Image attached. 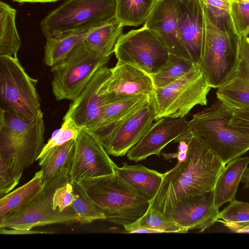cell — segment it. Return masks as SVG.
Wrapping results in <instances>:
<instances>
[{
    "label": "cell",
    "mask_w": 249,
    "mask_h": 249,
    "mask_svg": "<svg viewBox=\"0 0 249 249\" xmlns=\"http://www.w3.org/2000/svg\"><path fill=\"white\" fill-rule=\"evenodd\" d=\"M187 142L186 159L164 173L158 191L150 202L166 216L181 199L213 191L226 165L195 136L191 135Z\"/></svg>",
    "instance_id": "cell-1"
},
{
    "label": "cell",
    "mask_w": 249,
    "mask_h": 249,
    "mask_svg": "<svg viewBox=\"0 0 249 249\" xmlns=\"http://www.w3.org/2000/svg\"><path fill=\"white\" fill-rule=\"evenodd\" d=\"M203 10L204 42L198 65L209 86L218 88L226 82L238 65V38L230 17L224 19L212 17L203 3Z\"/></svg>",
    "instance_id": "cell-2"
},
{
    "label": "cell",
    "mask_w": 249,
    "mask_h": 249,
    "mask_svg": "<svg viewBox=\"0 0 249 249\" xmlns=\"http://www.w3.org/2000/svg\"><path fill=\"white\" fill-rule=\"evenodd\" d=\"M105 220L124 225L142 216L150 201L116 172L79 182Z\"/></svg>",
    "instance_id": "cell-3"
},
{
    "label": "cell",
    "mask_w": 249,
    "mask_h": 249,
    "mask_svg": "<svg viewBox=\"0 0 249 249\" xmlns=\"http://www.w3.org/2000/svg\"><path fill=\"white\" fill-rule=\"evenodd\" d=\"M44 131L43 117L25 119L0 108V157L9 161L19 179L37 160Z\"/></svg>",
    "instance_id": "cell-4"
},
{
    "label": "cell",
    "mask_w": 249,
    "mask_h": 249,
    "mask_svg": "<svg viewBox=\"0 0 249 249\" xmlns=\"http://www.w3.org/2000/svg\"><path fill=\"white\" fill-rule=\"evenodd\" d=\"M231 116V109L219 101L194 114L185 132L215 153L225 165L249 150V135L229 127Z\"/></svg>",
    "instance_id": "cell-5"
},
{
    "label": "cell",
    "mask_w": 249,
    "mask_h": 249,
    "mask_svg": "<svg viewBox=\"0 0 249 249\" xmlns=\"http://www.w3.org/2000/svg\"><path fill=\"white\" fill-rule=\"evenodd\" d=\"M116 0H66L41 21L48 38L65 32L89 30L115 18Z\"/></svg>",
    "instance_id": "cell-6"
},
{
    "label": "cell",
    "mask_w": 249,
    "mask_h": 249,
    "mask_svg": "<svg viewBox=\"0 0 249 249\" xmlns=\"http://www.w3.org/2000/svg\"><path fill=\"white\" fill-rule=\"evenodd\" d=\"M37 81L17 57L0 56V108L25 119L43 117Z\"/></svg>",
    "instance_id": "cell-7"
},
{
    "label": "cell",
    "mask_w": 249,
    "mask_h": 249,
    "mask_svg": "<svg viewBox=\"0 0 249 249\" xmlns=\"http://www.w3.org/2000/svg\"><path fill=\"white\" fill-rule=\"evenodd\" d=\"M211 89L199 65L195 64L189 71L175 81L155 88L151 96L155 121L162 117L183 118L196 105H206Z\"/></svg>",
    "instance_id": "cell-8"
},
{
    "label": "cell",
    "mask_w": 249,
    "mask_h": 249,
    "mask_svg": "<svg viewBox=\"0 0 249 249\" xmlns=\"http://www.w3.org/2000/svg\"><path fill=\"white\" fill-rule=\"evenodd\" d=\"M110 57L92 53L84 42L77 46L64 60L51 67L52 89L56 100H75Z\"/></svg>",
    "instance_id": "cell-9"
},
{
    "label": "cell",
    "mask_w": 249,
    "mask_h": 249,
    "mask_svg": "<svg viewBox=\"0 0 249 249\" xmlns=\"http://www.w3.org/2000/svg\"><path fill=\"white\" fill-rule=\"evenodd\" d=\"M69 173V170H64L43 184L42 191L35 199L19 211L0 221V228L30 230L49 224L79 223L72 207L63 212L53 207L55 191L71 181Z\"/></svg>",
    "instance_id": "cell-10"
},
{
    "label": "cell",
    "mask_w": 249,
    "mask_h": 249,
    "mask_svg": "<svg viewBox=\"0 0 249 249\" xmlns=\"http://www.w3.org/2000/svg\"><path fill=\"white\" fill-rule=\"evenodd\" d=\"M114 53L117 63L133 65L149 75L165 65L170 54L159 35L144 25L122 34L115 44Z\"/></svg>",
    "instance_id": "cell-11"
},
{
    "label": "cell",
    "mask_w": 249,
    "mask_h": 249,
    "mask_svg": "<svg viewBox=\"0 0 249 249\" xmlns=\"http://www.w3.org/2000/svg\"><path fill=\"white\" fill-rule=\"evenodd\" d=\"M117 167L98 138L91 131L81 129L75 140L71 180L79 182L115 173Z\"/></svg>",
    "instance_id": "cell-12"
},
{
    "label": "cell",
    "mask_w": 249,
    "mask_h": 249,
    "mask_svg": "<svg viewBox=\"0 0 249 249\" xmlns=\"http://www.w3.org/2000/svg\"><path fill=\"white\" fill-rule=\"evenodd\" d=\"M155 87L150 75L133 65L117 63L100 89L104 105L138 95L152 96Z\"/></svg>",
    "instance_id": "cell-13"
},
{
    "label": "cell",
    "mask_w": 249,
    "mask_h": 249,
    "mask_svg": "<svg viewBox=\"0 0 249 249\" xmlns=\"http://www.w3.org/2000/svg\"><path fill=\"white\" fill-rule=\"evenodd\" d=\"M152 97L134 110L101 143L108 155L124 156L135 146L155 121Z\"/></svg>",
    "instance_id": "cell-14"
},
{
    "label": "cell",
    "mask_w": 249,
    "mask_h": 249,
    "mask_svg": "<svg viewBox=\"0 0 249 249\" xmlns=\"http://www.w3.org/2000/svg\"><path fill=\"white\" fill-rule=\"evenodd\" d=\"M111 72L105 65L100 68L80 94L72 101L63 121L70 119L80 129L93 131L103 113L104 103L100 89Z\"/></svg>",
    "instance_id": "cell-15"
},
{
    "label": "cell",
    "mask_w": 249,
    "mask_h": 249,
    "mask_svg": "<svg viewBox=\"0 0 249 249\" xmlns=\"http://www.w3.org/2000/svg\"><path fill=\"white\" fill-rule=\"evenodd\" d=\"M188 124L186 117H162L158 119L127 153V158L138 162L151 155L160 156L163 148L186 132Z\"/></svg>",
    "instance_id": "cell-16"
},
{
    "label": "cell",
    "mask_w": 249,
    "mask_h": 249,
    "mask_svg": "<svg viewBox=\"0 0 249 249\" xmlns=\"http://www.w3.org/2000/svg\"><path fill=\"white\" fill-rule=\"evenodd\" d=\"M177 3L178 0H158L144 25L159 35L170 53L192 62L180 34Z\"/></svg>",
    "instance_id": "cell-17"
},
{
    "label": "cell",
    "mask_w": 249,
    "mask_h": 249,
    "mask_svg": "<svg viewBox=\"0 0 249 249\" xmlns=\"http://www.w3.org/2000/svg\"><path fill=\"white\" fill-rule=\"evenodd\" d=\"M219 213L214 206L212 191L181 199L167 216L187 231L198 229L202 232L217 222Z\"/></svg>",
    "instance_id": "cell-18"
},
{
    "label": "cell",
    "mask_w": 249,
    "mask_h": 249,
    "mask_svg": "<svg viewBox=\"0 0 249 249\" xmlns=\"http://www.w3.org/2000/svg\"><path fill=\"white\" fill-rule=\"evenodd\" d=\"M177 16L182 41L195 64L202 58L204 18L202 0H178Z\"/></svg>",
    "instance_id": "cell-19"
},
{
    "label": "cell",
    "mask_w": 249,
    "mask_h": 249,
    "mask_svg": "<svg viewBox=\"0 0 249 249\" xmlns=\"http://www.w3.org/2000/svg\"><path fill=\"white\" fill-rule=\"evenodd\" d=\"M237 38L238 65L226 82L217 88L216 93L218 100L228 108L249 107V43L247 37L237 36Z\"/></svg>",
    "instance_id": "cell-20"
},
{
    "label": "cell",
    "mask_w": 249,
    "mask_h": 249,
    "mask_svg": "<svg viewBox=\"0 0 249 249\" xmlns=\"http://www.w3.org/2000/svg\"><path fill=\"white\" fill-rule=\"evenodd\" d=\"M150 98L149 95H138L105 104L102 119L91 132L102 142L134 110Z\"/></svg>",
    "instance_id": "cell-21"
},
{
    "label": "cell",
    "mask_w": 249,
    "mask_h": 249,
    "mask_svg": "<svg viewBox=\"0 0 249 249\" xmlns=\"http://www.w3.org/2000/svg\"><path fill=\"white\" fill-rule=\"evenodd\" d=\"M249 164V157L240 156L225 165L213 191L214 206L216 209L235 199L239 184Z\"/></svg>",
    "instance_id": "cell-22"
},
{
    "label": "cell",
    "mask_w": 249,
    "mask_h": 249,
    "mask_svg": "<svg viewBox=\"0 0 249 249\" xmlns=\"http://www.w3.org/2000/svg\"><path fill=\"white\" fill-rule=\"evenodd\" d=\"M115 172L150 202L157 193L164 177V173L142 164L131 165L126 162L122 167H117Z\"/></svg>",
    "instance_id": "cell-23"
},
{
    "label": "cell",
    "mask_w": 249,
    "mask_h": 249,
    "mask_svg": "<svg viewBox=\"0 0 249 249\" xmlns=\"http://www.w3.org/2000/svg\"><path fill=\"white\" fill-rule=\"evenodd\" d=\"M43 189L42 174L40 170L29 181L0 198V221L29 205Z\"/></svg>",
    "instance_id": "cell-24"
},
{
    "label": "cell",
    "mask_w": 249,
    "mask_h": 249,
    "mask_svg": "<svg viewBox=\"0 0 249 249\" xmlns=\"http://www.w3.org/2000/svg\"><path fill=\"white\" fill-rule=\"evenodd\" d=\"M124 26L116 18L109 22L91 29L84 43L91 52L104 57H110L115 44L122 34Z\"/></svg>",
    "instance_id": "cell-25"
},
{
    "label": "cell",
    "mask_w": 249,
    "mask_h": 249,
    "mask_svg": "<svg viewBox=\"0 0 249 249\" xmlns=\"http://www.w3.org/2000/svg\"><path fill=\"white\" fill-rule=\"evenodd\" d=\"M89 30L68 32L47 38L44 57L45 64L52 67L64 60L84 42Z\"/></svg>",
    "instance_id": "cell-26"
},
{
    "label": "cell",
    "mask_w": 249,
    "mask_h": 249,
    "mask_svg": "<svg viewBox=\"0 0 249 249\" xmlns=\"http://www.w3.org/2000/svg\"><path fill=\"white\" fill-rule=\"evenodd\" d=\"M75 147V140L49 149L39 160L45 184L64 170L70 171Z\"/></svg>",
    "instance_id": "cell-27"
},
{
    "label": "cell",
    "mask_w": 249,
    "mask_h": 249,
    "mask_svg": "<svg viewBox=\"0 0 249 249\" xmlns=\"http://www.w3.org/2000/svg\"><path fill=\"white\" fill-rule=\"evenodd\" d=\"M15 9L0 1V56L17 57L21 40L16 24Z\"/></svg>",
    "instance_id": "cell-28"
},
{
    "label": "cell",
    "mask_w": 249,
    "mask_h": 249,
    "mask_svg": "<svg viewBox=\"0 0 249 249\" xmlns=\"http://www.w3.org/2000/svg\"><path fill=\"white\" fill-rule=\"evenodd\" d=\"M158 0H116L115 18L124 27L144 23Z\"/></svg>",
    "instance_id": "cell-29"
},
{
    "label": "cell",
    "mask_w": 249,
    "mask_h": 249,
    "mask_svg": "<svg viewBox=\"0 0 249 249\" xmlns=\"http://www.w3.org/2000/svg\"><path fill=\"white\" fill-rule=\"evenodd\" d=\"M194 65L189 60L170 53L165 65L150 75L155 87H162L175 81L189 71Z\"/></svg>",
    "instance_id": "cell-30"
},
{
    "label": "cell",
    "mask_w": 249,
    "mask_h": 249,
    "mask_svg": "<svg viewBox=\"0 0 249 249\" xmlns=\"http://www.w3.org/2000/svg\"><path fill=\"white\" fill-rule=\"evenodd\" d=\"M71 183L74 197L72 207L79 223L88 224L96 220H105L104 214L98 209L80 183L75 181H71Z\"/></svg>",
    "instance_id": "cell-31"
},
{
    "label": "cell",
    "mask_w": 249,
    "mask_h": 249,
    "mask_svg": "<svg viewBox=\"0 0 249 249\" xmlns=\"http://www.w3.org/2000/svg\"><path fill=\"white\" fill-rule=\"evenodd\" d=\"M135 222L141 227L155 231L158 233H185L188 231L171 218L153 208L150 203L146 212Z\"/></svg>",
    "instance_id": "cell-32"
},
{
    "label": "cell",
    "mask_w": 249,
    "mask_h": 249,
    "mask_svg": "<svg viewBox=\"0 0 249 249\" xmlns=\"http://www.w3.org/2000/svg\"><path fill=\"white\" fill-rule=\"evenodd\" d=\"M230 17L236 35L247 37L249 35V2L240 3L234 0L231 5Z\"/></svg>",
    "instance_id": "cell-33"
},
{
    "label": "cell",
    "mask_w": 249,
    "mask_h": 249,
    "mask_svg": "<svg viewBox=\"0 0 249 249\" xmlns=\"http://www.w3.org/2000/svg\"><path fill=\"white\" fill-rule=\"evenodd\" d=\"M217 220L231 222L241 223L249 221V203L235 199L221 212Z\"/></svg>",
    "instance_id": "cell-34"
},
{
    "label": "cell",
    "mask_w": 249,
    "mask_h": 249,
    "mask_svg": "<svg viewBox=\"0 0 249 249\" xmlns=\"http://www.w3.org/2000/svg\"><path fill=\"white\" fill-rule=\"evenodd\" d=\"M19 180L9 161L0 157V198L10 193Z\"/></svg>",
    "instance_id": "cell-35"
},
{
    "label": "cell",
    "mask_w": 249,
    "mask_h": 249,
    "mask_svg": "<svg viewBox=\"0 0 249 249\" xmlns=\"http://www.w3.org/2000/svg\"><path fill=\"white\" fill-rule=\"evenodd\" d=\"M61 127H62V130L56 139L50 144H45L37 160H38L42 157L50 148L54 146L61 145L71 140H75L81 129L70 119L63 121Z\"/></svg>",
    "instance_id": "cell-36"
},
{
    "label": "cell",
    "mask_w": 249,
    "mask_h": 249,
    "mask_svg": "<svg viewBox=\"0 0 249 249\" xmlns=\"http://www.w3.org/2000/svg\"><path fill=\"white\" fill-rule=\"evenodd\" d=\"M74 197L71 181L58 188L53 196V207L54 210L63 212L72 207Z\"/></svg>",
    "instance_id": "cell-37"
},
{
    "label": "cell",
    "mask_w": 249,
    "mask_h": 249,
    "mask_svg": "<svg viewBox=\"0 0 249 249\" xmlns=\"http://www.w3.org/2000/svg\"><path fill=\"white\" fill-rule=\"evenodd\" d=\"M230 109L232 116L229 121V127L249 135V107Z\"/></svg>",
    "instance_id": "cell-38"
},
{
    "label": "cell",
    "mask_w": 249,
    "mask_h": 249,
    "mask_svg": "<svg viewBox=\"0 0 249 249\" xmlns=\"http://www.w3.org/2000/svg\"><path fill=\"white\" fill-rule=\"evenodd\" d=\"M234 0H202L208 13L216 19H224L230 17L232 2Z\"/></svg>",
    "instance_id": "cell-39"
},
{
    "label": "cell",
    "mask_w": 249,
    "mask_h": 249,
    "mask_svg": "<svg viewBox=\"0 0 249 249\" xmlns=\"http://www.w3.org/2000/svg\"><path fill=\"white\" fill-rule=\"evenodd\" d=\"M228 229L231 231L235 233H249V221L241 223H231L217 220Z\"/></svg>",
    "instance_id": "cell-40"
},
{
    "label": "cell",
    "mask_w": 249,
    "mask_h": 249,
    "mask_svg": "<svg viewBox=\"0 0 249 249\" xmlns=\"http://www.w3.org/2000/svg\"><path fill=\"white\" fill-rule=\"evenodd\" d=\"M125 230L128 233H158L157 231L141 227L135 222L123 225Z\"/></svg>",
    "instance_id": "cell-41"
},
{
    "label": "cell",
    "mask_w": 249,
    "mask_h": 249,
    "mask_svg": "<svg viewBox=\"0 0 249 249\" xmlns=\"http://www.w3.org/2000/svg\"><path fill=\"white\" fill-rule=\"evenodd\" d=\"M241 182L244 184L243 189H249V167H248L244 172Z\"/></svg>",
    "instance_id": "cell-42"
},
{
    "label": "cell",
    "mask_w": 249,
    "mask_h": 249,
    "mask_svg": "<svg viewBox=\"0 0 249 249\" xmlns=\"http://www.w3.org/2000/svg\"><path fill=\"white\" fill-rule=\"evenodd\" d=\"M13 1L18 2V3H25V2H40V3H46V2H55L60 0H12Z\"/></svg>",
    "instance_id": "cell-43"
},
{
    "label": "cell",
    "mask_w": 249,
    "mask_h": 249,
    "mask_svg": "<svg viewBox=\"0 0 249 249\" xmlns=\"http://www.w3.org/2000/svg\"><path fill=\"white\" fill-rule=\"evenodd\" d=\"M187 152H179L176 153V158L178 159V162L183 161L187 158Z\"/></svg>",
    "instance_id": "cell-44"
},
{
    "label": "cell",
    "mask_w": 249,
    "mask_h": 249,
    "mask_svg": "<svg viewBox=\"0 0 249 249\" xmlns=\"http://www.w3.org/2000/svg\"><path fill=\"white\" fill-rule=\"evenodd\" d=\"M237 1L240 3H249V0H236Z\"/></svg>",
    "instance_id": "cell-45"
},
{
    "label": "cell",
    "mask_w": 249,
    "mask_h": 249,
    "mask_svg": "<svg viewBox=\"0 0 249 249\" xmlns=\"http://www.w3.org/2000/svg\"><path fill=\"white\" fill-rule=\"evenodd\" d=\"M247 39L248 42L249 43V37L247 36Z\"/></svg>",
    "instance_id": "cell-46"
}]
</instances>
